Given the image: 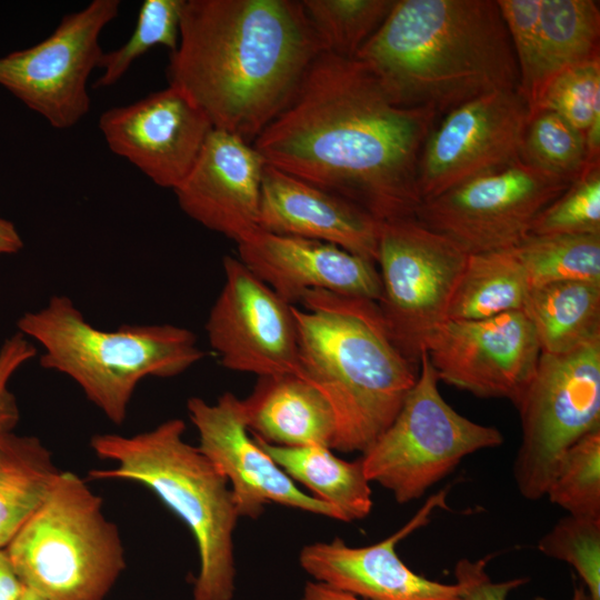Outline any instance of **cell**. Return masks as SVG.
Returning <instances> with one entry per match:
<instances>
[{"instance_id": "cell-15", "label": "cell", "mask_w": 600, "mask_h": 600, "mask_svg": "<svg viewBox=\"0 0 600 600\" xmlns=\"http://www.w3.org/2000/svg\"><path fill=\"white\" fill-rule=\"evenodd\" d=\"M224 283L206 331L221 364L258 377L298 373L293 304L286 302L239 259L222 261Z\"/></svg>"}, {"instance_id": "cell-25", "label": "cell", "mask_w": 600, "mask_h": 600, "mask_svg": "<svg viewBox=\"0 0 600 600\" xmlns=\"http://www.w3.org/2000/svg\"><path fill=\"white\" fill-rule=\"evenodd\" d=\"M60 472L39 438L0 437V548L40 509Z\"/></svg>"}, {"instance_id": "cell-36", "label": "cell", "mask_w": 600, "mask_h": 600, "mask_svg": "<svg viewBox=\"0 0 600 600\" xmlns=\"http://www.w3.org/2000/svg\"><path fill=\"white\" fill-rule=\"evenodd\" d=\"M516 54L520 91L531 110L540 92L541 0H497Z\"/></svg>"}, {"instance_id": "cell-29", "label": "cell", "mask_w": 600, "mask_h": 600, "mask_svg": "<svg viewBox=\"0 0 600 600\" xmlns=\"http://www.w3.org/2000/svg\"><path fill=\"white\" fill-rule=\"evenodd\" d=\"M396 0H303L324 51L354 58L383 23Z\"/></svg>"}, {"instance_id": "cell-20", "label": "cell", "mask_w": 600, "mask_h": 600, "mask_svg": "<svg viewBox=\"0 0 600 600\" xmlns=\"http://www.w3.org/2000/svg\"><path fill=\"white\" fill-rule=\"evenodd\" d=\"M237 244L239 260L290 304L312 290L376 302L381 297L376 263L337 246L262 230Z\"/></svg>"}, {"instance_id": "cell-14", "label": "cell", "mask_w": 600, "mask_h": 600, "mask_svg": "<svg viewBox=\"0 0 600 600\" xmlns=\"http://www.w3.org/2000/svg\"><path fill=\"white\" fill-rule=\"evenodd\" d=\"M423 352L439 381L516 407L541 350L530 320L516 310L482 320L447 319L428 337Z\"/></svg>"}, {"instance_id": "cell-19", "label": "cell", "mask_w": 600, "mask_h": 600, "mask_svg": "<svg viewBox=\"0 0 600 600\" xmlns=\"http://www.w3.org/2000/svg\"><path fill=\"white\" fill-rule=\"evenodd\" d=\"M264 166L252 144L213 128L173 192L187 216L238 243L260 230Z\"/></svg>"}, {"instance_id": "cell-10", "label": "cell", "mask_w": 600, "mask_h": 600, "mask_svg": "<svg viewBox=\"0 0 600 600\" xmlns=\"http://www.w3.org/2000/svg\"><path fill=\"white\" fill-rule=\"evenodd\" d=\"M468 254L414 216L382 222L377 304L393 343L413 364H419L428 337L447 320Z\"/></svg>"}, {"instance_id": "cell-41", "label": "cell", "mask_w": 600, "mask_h": 600, "mask_svg": "<svg viewBox=\"0 0 600 600\" xmlns=\"http://www.w3.org/2000/svg\"><path fill=\"white\" fill-rule=\"evenodd\" d=\"M23 248V241L14 224L0 218V254H12Z\"/></svg>"}, {"instance_id": "cell-30", "label": "cell", "mask_w": 600, "mask_h": 600, "mask_svg": "<svg viewBox=\"0 0 600 600\" xmlns=\"http://www.w3.org/2000/svg\"><path fill=\"white\" fill-rule=\"evenodd\" d=\"M520 157L522 162L569 182L597 164L588 160L584 134L550 110L530 112Z\"/></svg>"}, {"instance_id": "cell-38", "label": "cell", "mask_w": 600, "mask_h": 600, "mask_svg": "<svg viewBox=\"0 0 600 600\" xmlns=\"http://www.w3.org/2000/svg\"><path fill=\"white\" fill-rule=\"evenodd\" d=\"M36 354V347L20 332L8 338L0 348V437L12 432L20 418L9 381L14 372Z\"/></svg>"}, {"instance_id": "cell-8", "label": "cell", "mask_w": 600, "mask_h": 600, "mask_svg": "<svg viewBox=\"0 0 600 600\" xmlns=\"http://www.w3.org/2000/svg\"><path fill=\"white\" fill-rule=\"evenodd\" d=\"M438 383L423 352L416 383L401 409L361 457L369 482L389 490L399 503L420 499L467 456L503 442L496 427L474 422L456 411L442 398Z\"/></svg>"}, {"instance_id": "cell-35", "label": "cell", "mask_w": 600, "mask_h": 600, "mask_svg": "<svg viewBox=\"0 0 600 600\" xmlns=\"http://www.w3.org/2000/svg\"><path fill=\"white\" fill-rule=\"evenodd\" d=\"M530 234H600V163L540 212Z\"/></svg>"}, {"instance_id": "cell-18", "label": "cell", "mask_w": 600, "mask_h": 600, "mask_svg": "<svg viewBox=\"0 0 600 600\" xmlns=\"http://www.w3.org/2000/svg\"><path fill=\"white\" fill-rule=\"evenodd\" d=\"M447 494L444 489L429 497L404 526L380 542L366 547H350L340 538L313 542L301 549L299 563L313 581L363 600H462L456 582L416 573L396 551L398 542L447 506Z\"/></svg>"}, {"instance_id": "cell-6", "label": "cell", "mask_w": 600, "mask_h": 600, "mask_svg": "<svg viewBox=\"0 0 600 600\" xmlns=\"http://www.w3.org/2000/svg\"><path fill=\"white\" fill-rule=\"evenodd\" d=\"M19 332L38 342L42 368L68 376L114 424L147 377H174L204 357L190 330L173 324H122L100 330L66 296L22 314Z\"/></svg>"}, {"instance_id": "cell-26", "label": "cell", "mask_w": 600, "mask_h": 600, "mask_svg": "<svg viewBox=\"0 0 600 600\" xmlns=\"http://www.w3.org/2000/svg\"><path fill=\"white\" fill-rule=\"evenodd\" d=\"M528 288L513 248L470 253L452 292L447 319L482 320L522 310Z\"/></svg>"}, {"instance_id": "cell-22", "label": "cell", "mask_w": 600, "mask_h": 600, "mask_svg": "<svg viewBox=\"0 0 600 600\" xmlns=\"http://www.w3.org/2000/svg\"><path fill=\"white\" fill-rule=\"evenodd\" d=\"M241 401L249 432L263 441L331 449L336 433L332 409L319 390L297 374L258 377Z\"/></svg>"}, {"instance_id": "cell-9", "label": "cell", "mask_w": 600, "mask_h": 600, "mask_svg": "<svg viewBox=\"0 0 600 600\" xmlns=\"http://www.w3.org/2000/svg\"><path fill=\"white\" fill-rule=\"evenodd\" d=\"M516 408L521 442L513 479L521 497L536 501L566 450L600 429V339L564 353L541 352Z\"/></svg>"}, {"instance_id": "cell-4", "label": "cell", "mask_w": 600, "mask_h": 600, "mask_svg": "<svg viewBox=\"0 0 600 600\" xmlns=\"http://www.w3.org/2000/svg\"><path fill=\"white\" fill-rule=\"evenodd\" d=\"M293 306L298 373L329 402L332 450L364 452L392 423L419 364L397 348L376 301L312 290Z\"/></svg>"}, {"instance_id": "cell-11", "label": "cell", "mask_w": 600, "mask_h": 600, "mask_svg": "<svg viewBox=\"0 0 600 600\" xmlns=\"http://www.w3.org/2000/svg\"><path fill=\"white\" fill-rule=\"evenodd\" d=\"M119 8V0H93L64 14L39 43L0 57V86L52 128H72L89 111L88 79L103 54L99 37Z\"/></svg>"}, {"instance_id": "cell-17", "label": "cell", "mask_w": 600, "mask_h": 600, "mask_svg": "<svg viewBox=\"0 0 600 600\" xmlns=\"http://www.w3.org/2000/svg\"><path fill=\"white\" fill-rule=\"evenodd\" d=\"M99 128L113 153L172 190L186 179L213 129L204 112L173 86L106 110Z\"/></svg>"}, {"instance_id": "cell-24", "label": "cell", "mask_w": 600, "mask_h": 600, "mask_svg": "<svg viewBox=\"0 0 600 600\" xmlns=\"http://www.w3.org/2000/svg\"><path fill=\"white\" fill-rule=\"evenodd\" d=\"M522 311L541 352L571 351L600 339V282L564 280L529 287Z\"/></svg>"}, {"instance_id": "cell-34", "label": "cell", "mask_w": 600, "mask_h": 600, "mask_svg": "<svg viewBox=\"0 0 600 600\" xmlns=\"http://www.w3.org/2000/svg\"><path fill=\"white\" fill-rule=\"evenodd\" d=\"M538 549L570 564L592 600H600V519L567 514L542 536Z\"/></svg>"}, {"instance_id": "cell-1", "label": "cell", "mask_w": 600, "mask_h": 600, "mask_svg": "<svg viewBox=\"0 0 600 600\" xmlns=\"http://www.w3.org/2000/svg\"><path fill=\"white\" fill-rule=\"evenodd\" d=\"M439 119L392 103L356 58L322 52L252 146L267 164L386 222L413 217L421 203L418 162Z\"/></svg>"}, {"instance_id": "cell-16", "label": "cell", "mask_w": 600, "mask_h": 600, "mask_svg": "<svg viewBox=\"0 0 600 600\" xmlns=\"http://www.w3.org/2000/svg\"><path fill=\"white\" fill-rule=\"evenodd\" d=\"M187 409L198 448L230 484L239 518L257 519L264 506L278 503L337 520L330 506L300 490L249 436L242 401L232 392L214 403L192 397Z\"/></svg>"}, {"instance_id": "cell-39", "label": "cell", "mask_w": 600, "mask_h": 600, "mask_svg": "<svg viewBox=\"0 0 600 600\" xmlns=\"http://www.w3.org/2000/svg\"><path fill=\"white\" fill-rule=\"evenodd\" d=\"M23 589L6 548H0V600H19Z\"/></svg>"}, {"instance_id": "cell-13", "label": "cell", "mask_w": 600, "mask_h": 600, "mask_svg": "<svg viewBox=\"0 0 600 600\" xmlns=\"http://www.w3.org/2000/svg\"><path fill=\"white\" fill-rule=\"evenodd\" d=\"M529 116L520 89L483 94L442 116L418 162L421 202L520 162Z\"/></svg>"}, {"instance_id": "cell-28", "label": "cell", "mask_w": 600, "mask_h": 600, "mask_svg": "<svg viewBox=\"0 0 600 600\" xmlns=\"http://www.w3.org/2000/svg\"><path fill=\"white\" fill-rule=\"evenodd\" d=\"M513 251L529 287L564 280L600 282V234H529Z\"/></svg>"}, {"instance_id": "cell-5", "label": "cell", "mask_w": 600, "mask_h": 600, "mask_svg": "<svg viewBox=\"0 0 600 600\" xmlns=\"http://www.w3.org/2000/svg\"><path fill=\"white\" fill-rule=\"evenodd\" d=\"M186 424L167 420L133 436L100 433L90 446L113 468L93 469L94 480H127L151 490L183 523L197 543L199 572L192 600H232L236 589L233 531L239 519L227 479L183 439Z\"/></svg>"}, {"instance_id": "cell-33", "label": "cell", "mask_w": 600, "mask_h": 600, "mask_svg": "<svg viewBox=\"0 0 600 600\" xmlns=\"http://www.w3.org/2000/svg\"><path fill=\"white\" fill-rule=\"evenodd\" d=\"M550 110L586 134L600 123V58L572 66L543 88L530 112Z\"/></svg>"}, {"instance_id": "cell-21", "label": "cell", "mask_w": 600, "mask_h": 600, "mask_svg": "<svg viewBox=\"0 0 600 600\" xmlns=\"http://www.w3.org/2000/svg\"><path fill=\"white\" fill-rule=\"evenodd\" d=\"M381 226L353 202L266 163L260 230L330 243L377 263Z\"/></svg>"}, {"instance_id": "cell-37", "label": "cell", "mask_w": 600, "mask_h": 600, "mask_svg": "<svg viewBox=\"0 0 600 600\" xmlns=\"http://www.w3.org/2000/svg\"><path fill=\"white\" fill-rule=\"evenodd\" d=\"M490 557L470 560L460 559L454 566L456 583L462 600H507L509 593L526 584L527 577H518L496 582L487 572ZM571 600H592L584 586L576 583Z\"/></svg>"}, {"instance_id": "cell-7", "label": "cell", "mask_w": 600, "mask_h": 600, "mask_svg": "<svg viewBox=\"0 0 600 600\" xmlns=\"http://www.w3.org/2000/svg\"><path fill=\"white\" fill-rule=\"evenodd\" d=\"M78 474L61 471L6 547L22 583L49 600H104L126 568L118 527Z\"/></svg>"}, {"instance_id": "cell-27", "label": "cell", "mask_w": 600, "mask_h": 600, "mask_svg": "<svg viewBox=\"0 0 600 600\" xmlns=\"http://www.w3.org/2000/svg\"><path fill=\"white\" fill-rule=\"evenodd\" d=\"M539 27L540 96L559 72L600 58L599 1L541 0Z\"/></svg>"}, {"instance_id": "cell-32", "label": "cell", "mask_w": 600, "mask_h": 600, "mask_svg": "<svg viewBox=\"0 0 600 600\" xmlns=\"http://www.w3.org/2000/svg\"><path fill=\"white\" fill-rule=\"evenodd\" d=\"M184 0H144L130 38L118 49L103 52L98 68L102 74L94 88L117 83L131 64L156 46L176 51L180 36V20Z\"/></svg>"}, {"instance_id": "cell-23", "label": "cell", "mask_w": 600, "mask_h": 600, "mask_svg": "<svg viewBox=\"0 0 600 600\" xmlns=\"http://www.w3.org/2000/svg\"><path fill=\"white\" fill-rule=\"evenodd\" d=\"M261 449L292 479L332 508L337 520L366 518L373 506L361 458L343 460L322 446L280 447L252 434Z\"/></svg>"}, {"instance_id": "cell-12", "label": "cell", "mask_w": 600, "mask_h": 600, "mask_svg": "<svg viewBox=\"0 0 600 600\" xmlns=\"http://www.w3.org/2000/svg\"><path fill=\"white\" fill-rule=\"evenodd\" d=\"M571 183L520 161L422 201L414 218L469 254L510 249Z\"/></svg>"}, {"instance_id": "cell-40", "label": "cell", "mask_w": 600, "mask_h": 600, "mask_svg": "<svg viewBox=\"0 0 600 600\" xmlns=\"http://www.w3.org/2000/svg\"><path fill=\"white\" fill-rule=\"evenodd\" d=\"M301 600H363L352 594L338 591L317 581L304 584Z\"/></svg>"}, {"instance_id": "cell-3", "label": "cell", "mask_w": 600, "mask_h": 600, "mask_svg": "<svg viewBox=\"0 0 600 600\" xmlns=\"http://www.w3.org/2000/svg\"><path fill=\"white\" fill-rule=\"evenodd\" d=\"M354 58L392 103L440 118L483 94L520 88L497 0H396Z\"/></svg>"}, {"instance_id": "cell-42", "label": "cell", "mask_w": 600, "mask_h": 600, "mask_svg": "<svg viewBox=\"0 0 600 600\" xmlns=\"http://www.w3.org/2000/svg\"><path fill=\"white\" fill-rule=\"evenodd\" d=\"M19 600H49V599L24 586V589Z\"/></svg>"}, {"instance_id": "cell-2", "label": "cell", "mask_w": 600, "mask_h": 600, "mask_svg": "<svg viewBox=\"0 0 600 600\" xmlns=\"http://www.w3.org/2000/svg\"><path fill=\"white\" fill-rule=\"evenodd\" d=\"M322 52L302 1L184 0L167 78L214 129L250 143Z\"/></svg>"}, {"instance_id": "cell-31", "label": "cell", "mask_w": 600, "mask_h": 600, "mask_svg": "<svg viewBox=\"0 0 600 600\" xmlns=\"http://www.w3.org/2000/svg\"><path fill=\"white\" fill-rule=\"evenodd\" d=\"M544 497L568 514L600 519V429L566 450Z\"/></svg>"}]
</instances>
